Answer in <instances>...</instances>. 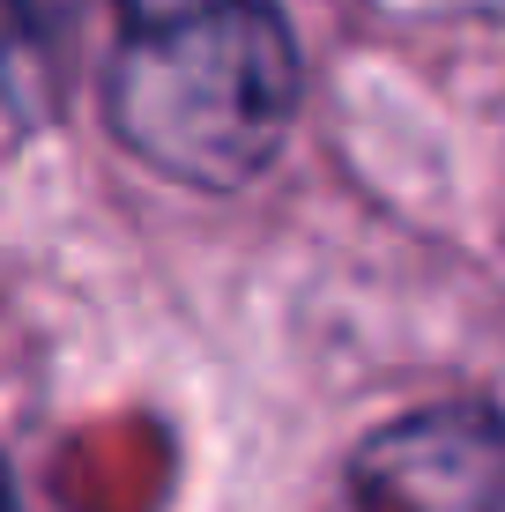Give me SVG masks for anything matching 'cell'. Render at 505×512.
I'll use <instances>...</instances> for the list:
<instances>
[{
	"label": "cell",
	"instance_id": "1",
	"mask_svg": "<svg viewBox=\"0 0 505 512\" xmlns=\"http://www.w3.org/2000/svg\"><path fill=\"white\" fill-rule=\"evenodd\" d=\"M104 127L201 193L260 179L298 119V45L275 0H112Z\"/></svg>",
	"mask_w": 505,
	"mask_h": 512
},
{
	"label": "cell",
	"instance_id": "3",
	"mask_svg": "<svg viewBox=\"0 0 505 512\" xmlns=\"http://www.w3.org/2000/svg\"><path fill=\"white\" fill-rule=\"evenodd\" d=\"M0 512H15V483H8V461H0Z\"/></svg>",
	"mask_w": 505,
	"mask_h": 512
},
{
	"label": "cell",
	"instance_id": "2",
	"mask_svg": "<svg viewBox=\"0 0 505 512\" xmlns=\"http://www.w3.org/2000/svg\"><path fill=\"white\" fill-rule=\"evenodd\" d=\"M505 505V423L483 401H439L372 431L342 461L320 512H498Z\"/></svg>",
	"mask_w": 505,
	"mask_h": 512
}]
</instances>
